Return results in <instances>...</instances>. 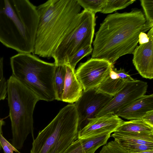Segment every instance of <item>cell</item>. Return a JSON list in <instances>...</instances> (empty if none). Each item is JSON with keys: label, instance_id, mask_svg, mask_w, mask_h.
Instances as JSON below:
<instances>
[{"label": "cell", "instance_id": "cell-21", "mask_svg": "<svg viewBox=\"0 0 153 153\" xmlns=\"http://www.w3.org/2000/svg\"><path fill=\"white\" fill-rule=\"evenodd\" d=\"M81 7L95 14L101 12L105 4L106 0H77Z\"/></svg>", "mask_w": 153, "mask_h": 153}, {"label": "cell", "instance_id": "cell-26", "mask_svg": "<svg viewBox=\"0 0 153 153\" xmlns=\"http://www.w3.org/2000/svg\"><path fill=\"white\" fill-rule=\"evenodd\" d=\"M140 1L147 21L153 25V1L140 0Z\"/></svg>", "mask_w": 153, "mask_h": 153}, {"label": "cell", "instance_id": "cell-12", "mask_svg": "<svg viewBox=\"0 0 153 153\" xmlns=\"http://www.w3.org/2000/svg\"><path fill=\"white\" fill-rule=\"evenodd\" d=\"M124 122L116 114L108 113L91 120L78 133L77 138H85L106 132L112 133Z\"/></svg>", "mask_w": 153, "mask_h": 153}, {"label": "cell", "instance_id": "cell-4", "mask_svg": "<svg viewBox=\"0 0 153 153\" xmlns=\"http://www.w3.org/2000/svg\"><path fill=\"white\" fill-rule=\"evenodd\" d=\"M12 75L32 91L39 100L56 99L54 63L46 62L30 53H19L10 58Z\"/></svg>", "mask_w": 153, "mask_h": 153}, {"label": "cell", "instance_id": "cell-1", "mask_svg": "<svg viewBox=\"0 0 153 153\" xmlns=\"http://www.w3.org/2000/svg\"><path fill=\"white\" fill-rule=\"evenodd\" d=\"M153 26L137 8L108 15L96 33L92 58L104 59L113 65L121 56L133 54L140 34Z\"/></svg>", "mask_w": 153, "mask_h": 153}, {"label": "cell", "instance_id": "cell-30", "mask_svg": "<svg viewBox=\"0 0 153 153\" xmlns=\"http://www.w3.org/2000/svg\"><path fill=\"white\" fill-rule=\"evenodd\" d=\"M134 153H153V149L146 150L141 152Z\"/></svg>", "mask_w": 153, "mask_h": 153}, {"label": "cell", "instance_id": "cell-7", "mask_svg": "<svg viewBox=\"0 0 153 153\" xmlns=\"http://www.w3.org/2000/svg\"><path fill=\"white\" fill-rule=\"evenodd\" d=\"M95 14L85 10L76 16L70 28L52 54L56 66L67 65L80 50L91 45L94 33Z\"/></svg>", "mask_w": 153, "mask_h": 153}, {"label": "cell", "instance_id": "cell-25", "mask_svg": "<svg viewBox=\"0 0 153 153\" xmlns=\"http://www.w3.org/2000/svg\"><path fill=\"white\" fill-rule=\"evenodd\" d=\"M119 145L128 153H136L153 149V146L127 143H122Z\"/></svg>", "mask_w": 153, "mask_h": 153}, {"label": "cell", "instance_id": "cell-6", "mask_svg": "<svg viewBox=\"0 0 153 153\" xmlns=\"http://www.w3.org/2000/svg\"><path fill=\"white\" fill-rule=\"evenodd\" d=\"M78 124L74 104L65 106L39 133L30 153H63L77 139Z\"/></svg>", "mask_w": 153, "mask_h": 153}, {"label": "cell", "instance_id": "cell-22", "mask_svg": "<svg viewBox=\"0 0 153 153\" xmlns=\"http://www.w3.org/2000/svg\"><path fill=\"white\" fill-rule=\"evenodd\" d=\"M3 58L0 57V101L4 100L7 93V83L4 76L3 72ZM4 122L0 118V133L2 134V126ZM1 147L0 144V150Z\"/></svg>", "mask_w": 153, "mask_h": 153}, {"label": "cell", "instance_id": "cell-23", "mask_svg": "<svg viewBox=\"0 0 153 153\" xmlns=\"http://www.w3.org/2000/svg\"><path fill=\"white\" fill-rule=\"evenodd\" d=\"M93 51L91 45L87 46L78 51L69 61L67 65L75 70L77 63L82 58L90 54Z\"/></svg>", "mask_w": 153, "mask_h": 153}, {"label": "cell", "instance_id": "cell-8", "mask_svg": "<svg viewBox=\"0 0 153 153\" xmlns=\"http://www.w3.org/2000/svg\"><path fill=\"white\" fill-rule=\"evenodd\" d=\"M113 97L103 93L95 88L82 94L74 104L78 117V132L85 127L112 99Z\"/></svg>", "mask_w": 153, "mask_h": 153}, {"label": "cell", "instance_id": "cell-10", "mask_svg": "<svg viewBox=\"0 0 153 153\" xmlns=\"http://www.w3.org/2000/svg\"><path fill=\"white\" fill-rule=\"evenodd\" d=\"M148 87L147 83L143 81L134 80L128 82L100 110L96 117L108 113L116 114L122 108L145 95Z\"/></svg>", "mask_w": 153, "mask_h": 153}, {"label": "cell", "instance_id": "cell-24", "mask_svg": "<svg viewBox=\"0 0 153 153\" xmlns=\"http://www.w3.org/2000/svg\"><path fill=\"white\" fill-rule=\"evenodd\" d=\"M99 153H128L114 140L106 144Z\"/></svg>", "mask_w": 153, "mask_h": 153}, {"label": "cell", "instance_id": "cell-3", "mask_svg": "<svg viewBox=\"0 0 153 153\" xmlns=\"http://www.w3.org/2000/svg\"><path fill=\"white\" fill-rule=\"evenodd\" d=\"M81 8L77 0H49L36 7L39 21L33 54L52 57Z\"/></svg>", "mask_w": 153, "mask_h": 153}, {"label": "cell", "instance_id": "cell-9", "mask_svg": "<svg viewBox=\"0 0 153 153\" xmlns=\"http://www.w3.org/2000/svg\"><path fill=\"white\" fill-rule=\"evenodd\" d=\"M113 65L106 60L91 58L81 63L75 72L84 91L97 88L106 78Z\"/></svg>", "mask_w": 153, "mask_h": 153}, {"label": "cell", "instance_id": "cell-18", "mask_svg": "<svg viewBox=\"0 0 153 153\" xmlns=\"http://www.w3.org/2000/svg\"><path fill=\"white\" fill-rule=\"evenodd\" d=\"M115 131L153 134V126L146 122L142 119L133 120L128 121H124Z\"/></svg>", "mask_w": 153, "mask_h": 153}, {"label": "cell", "instance_id": "cell-11", "mask_svg": "<svg viewBox=\"0 0 153 153\" xmlns=\"http://www.w3.org/2000/svg\"><path fill=\"white\" fill-rule=\"evenodd\" d=\"M149 39L147 43L137 46L133 53V63L139 73L143 77L153 78V27L147 34Z\"/></svg>", "mask_w": 153, "mask_h": 153}, {"label": "cell", "instance_id": "cell-2", "mask_svg": "<svg viewBox=\"0 0 153 153\" xmlns=\"http://www.w3.org/2000/svg\"><path fill=\"white\" fill-rule=\"evenodd\" d=\"M39 16L28 0H0V42L19 53H33Z\"/></svg>", "mask_w": 153, "mask_h": 153}, {"label": "cell", "instance_id": "cell-19", "mask_svg": "<svg viewBox=\"0 0 153 153\" xmlns=\"http://www.w3.org/2000/svg\"><path fill=\"white\" fill-rule=\"evenodd\" d=\"M66 73L65 65L56 66L55 72L54 83L56 100L58 101L62 100Z\"/></svg>", "mask_w": 153, "mask_h": 153}, {"label": "cell", "instance_id": "cell-13", "mask_svg": "<svg viewBox=\"0 0 153 153\" xmlns=\"http://www.w3.org/2000/svg\"><path fill=\"white\" fill-rule=\"evenodd\" d=\"M124 69L117 70L114 66L109 73L97 88L98 91L113 97L128 82L134 80Z\"/></svg>", "mask_w": 153, "mask_h": 153}, {"label": "cell", "instance_id": "cell-14", "mask_svg": "<svg viewBox=\"0 0 153 153\" xmlns=\"http://www.w3.org/2000/svg\"><path fill=\"white\" fill-rule=\"evenodd\" d=\"M153 111V94L145 95L119 111L116 114L128 120L141 119L146 113Z\"/></svg>", "mask_w": 153, "mask_h": 153}, {"label": "cell", "instance_id": "cell-28", "mask_svg": "<svg viewBox=\"0 0 153 153\" xmlns=\"http://www.w3.org/2000/svg\"><path fill=\"white\" fill-rule=\"evenodd\" d=\"M141 119L147 123L153 126V111L147 112Z\"/></svg>", "mask_w": 153, "mask_h": 153}, {"label": "cell", "instance_id": "cell-5", "mask_svg": "<svg viewBox=\"0 0 153 153\" xmlns=\"http://www.w3.org/2000/svg\"><path fill=\"white\" fill-rule=\"evenodd\" d=\"M9 116L12 135V145L21 149L30 134L33 140V114L38 97L13 75L7 80Z\"/></svg>", "mask_w": 153, "mask_h": 153}, {"label": "cell", "instance_id": "cell-29", "mask_svg": "<svg viewBox=\"0 0 153 153\" xmlns=\"http://www.w3.org/2000/svg\"><path fill=\"white\" fill-rule=\"evenodd\" d=\"M149 39L147 34L144 32H141L139 36L138 42L142 45L147 43L149 42Z\"/></svg>", "mask_w": 153, "mask_h": 153}, {"label": "cell", "instance_id": "cell-15", "mask_svg": "<svg viewBox=\"0 0 153 153\" xmlns=\"http://www.w3.org/2000/svg\"><path fill=\"white\" fill-rule=\"evenodd\" d=\"M111 134L106 132L87 138H77L63 153H94L100 147L106 144Z\"/></svg>", "mask_w": 153, "mask_h": 153}, {"label": "cell", "instance_id": "cell-27", "mask_svg": "<svg viewBox=\"0 0 153 153\" xmlns=\"http://www.w3.org/2000/svg\"><path fill=\"white\" fill-rule=\"evenodd\" d=\"M0 144L3 149L4 153H20L3 136L2 134L0 133Z\"/></svg>", "mask_w": 153, "mask_h": 153}, {"label": "cell", "instance_id": "cell-16", "mask_svg": "<svg viewBox=\"0 0 153 153\" xmlns=\"http://www.w3.org/2000/svg\"><path fill=\"white\" fill-rule=\"evenodd\" d=\"M66 66V73L62 101L73 104L80 97L83 89L76 76L75 70L68 65Z\"/></svg>", "mask_w": 153, "mask_h": 153}, {"label": "cell", "instance_id": "cell-20", "mask_svg": "<svg viewBox=\"0 0 153 153\" xmlns=\"http://www.w3.org/2000/svg\"><path fill=\"white\" fill-rule=\"evenodd\" d=\"M135 1V0H106L100 12L105 14L111 13L116 10L124 9Z\"/></svg>", "mask_w": 153, "mask_h": 153}, {"label": "cell", "instance_id": "cell-17", "mask_svg": "<svg viewBox=\"0 0 153 153\" xmlns=\"http://www.w3.org/2000/svg\"><path fill=\"white\" fill-rule=\"evenodd\" d=\"M111 136L119 144H140L153 146V134L131 133L115 131Z\"/></svg>", "mask_w": 153, "mask_h": 153}]
</instances>
